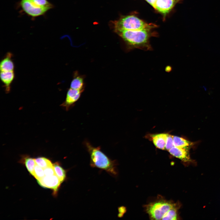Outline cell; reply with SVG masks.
<instances>
[{"instance_id":"6da1fadb","label":"cell","mask_w":220,"mask_h":220,"mask_svg":"<svg viewBox=\"0 0 220 220\" xmlns=\"http://www.w3.org/2000/svg\"><path fill=\"white\" fill-rule=\"evenodd\" d=\"M83 143L90 155L91 167L104 170L113 176L117 175V163L115 160H112L102 151L100 146L95 147L87 140Z\"/></svg>"},{"instance_id":"7a4b0ae2","label":"cell","mask_w":220,"mask_h":220,"mask_svg":"<svg viewBox=\"0 0 220 220\" xmlns=\"http://www.w3.org/2000/svg\"><path fill=\"white\" fill-rule=\"evenodd\" d=\"M149 31L123 30L116 32L130 47L149 50L151 49L149 43Z\"/></svg>"},{"instance_id":"3957f363","label":"cell","mask_w":220,"mask_h":220,"mask_svg":"<svg viewBox=\"0 0 220 220\" xmlns=\"http://www.w3.org/2000/svg\"><path fill=\"white\" fill-rule=\"evenodd\" d=\"M115 32L123 30H139L150 29L156 27L148 24L134 15L122 16L118 20L112 22Z\"/></svg>"},{"instance_id":"277c9868","label":"cell","mask_w":220,"mask_h":220,"mask_svg":"<svg viewBox=\"0 0 220 220\" xmlns=\"http://www.w3.org/2000/svg\"><path fill=\"white\" fill-rule=\"evenodd\" d=\"M16 7L20 9V13H23L30 17L32 20L40 16H44L50 9L38 7L31 0H20L17 3Z\"/></svg>"},{"instance_id":"5b68a950","label":"cell","mask_w":220,"mask_h":220,"mask_svg":"<svg viewBox=\"0 0 220 220\" xmlns=\"http://www.w3.org/2000/svg\"><path fill=\"white\" fill-rule=\"evenodd\" d=\"M174 206L169 202L159 201L148 205L146 210L152 219L162 220L164 215Z\"/></svg>"},{"instance_id":"8992f818","label":"cell","mask_w":220,"mask_h":220,"mask_svg":"<svg viewBox=\"0 0 220 220\" xmlns=\"http://www.w3.org/2000/svg\"><path fill=\"white\" fill-rule=\"evenodd\" d=\"M37 181L42 187L53 189L54 193H56L61 183L56 174L51 176H45L42 179Z\"/></svg>"},{"instance_id":"52a82bcc","label":"cell","mask_w":220,"mask_h":220,"mask_svg":"<svg viewBox=\"0 0 220 220\" xmlns=\"http://www.w3.org/2000/svg\"><path fill=\"white\" fill-rule=\"evenodd\" d=\"M83 90L69 89L67 92L66 99L61 106L65 108L66 110H68L79 99Z\"/></svg>"},{"instance_id":"ba28073f","label":"cell","mask_w":220,"mask_h":220,"mask_svg":"<svg viewBox=\"0 0 220 220\" xmlns=\"http://www.w3.org/2000/svg\"><path fill=\"white\" fill-rule=\"evenodd\" d=\"M179 0H157L154 9L165 15L173 7Z\"/></svg>"},{"instance_id":"9c48e42d","label":"cell","mask_w":220,"mask_h":220,"mask_svg":"<svg viewBox=\"0 0 220 220\" xmlns=\"http://www.w3.org/2000/svg\"><path fill=\"white\" fill-rule=\"evenodd\" d=\"M170 153L185 162L190 160L188 150L174 146L169 150Z\"/></svg>"},{"instance_id":"30bf717a","label":"cell","mask_w":220,"mask_h":220,"mask_svg":"<svg viewBox=\"0 0 220 220\" xmlns=\"http://www.w3.org/2000/svg\"><path fill=\"white\" fill-rule=\"evenodd\" d=\"M14 76L13 71L1 72V79L4 84L5 91L7 93L10 91V85L14 78Z\"/></svg>"},{"instance_id":"8fae6325","label":"cell","mask_w":220,"mask_h":220,"mask_svg":"<svg viewBox=\"0 0 220 220\" xmlns=\"http://www.w3.org/2000/svg\"><path fill=\"white\" fill-rule=\"evenodd\" d=\"M12 54L8 52L1 61L0 63L1 72L13 71L14 65L12 59Z\"/></svg>"},{"instance_id":"7c38bea8","label":"cell","mask_w":220,"mask_h":220,"mask_svg":"<svg viewBox=\"0 0 220 220\" xmlns=\"http://www.w3.org/2000/svg\"><path fill=\"white\" fill-rule=\"evenodd\" d=\"M167 134L161 133L152 135V141L155 145L157 148L165 149L166 142Z\"/></svg>"},{"instance_id":"4fadbf2b","label":"cell","mask_w":220,"mask_h":220,"mask_svg":"<svg viewBox=\"0 0 220 220\" xmlns=\"http://www.w3.org/2000/svg\"><path fill=\"white\" fill-rule=\"evenodd\" d=\"M173 138L174 146L176 147L188 150L193 145V143L182 138L173 136Z\"/></svg>"},{"instance_id":"5bb4252c","label":"cell","mask_w":220,"mask_h":220,"mask_svg":"<svg viewBox=\"0 0 220 220\" xmlns=\"http://www.w3.org/2000/svg\"><path fill=\"white\" fill-rule=\"evenodd\" d=\"M84 83L83 78L81 76L75 75L71 82L70 88L84 90Z\"/></svg>"},{"instance_id":"9a60e30c","label":"cell","mask_w":220,"mask_h":220,"mask_svg":"<svg viewBox=\"0 0 220 220\" xmlns=\"http://www.w3.org/2000/svg\"><path fill=\"white\" fill-rule=\"evenodd\" d=\"M55 174L58 177L61 182H63L66 178V171L59 164L56 162L53 164Z\"/></svg>"},{"instance_id":"2e32d148","label":"cell","mask_w":220,"mask_h":220,"mask_svg":"<svg viewBox=\"0 0 220 220\" xmlns=\"http://www.w3.org/2000/svg\"><path fill=\"white\" fill-rule=\"evenodd\" d=\"M24 163L29 172L33 176L34 175V168L36 164L35 159L28 157L24 158Z\"/></svg>"},{"instance_id":"e0dca14e","label":"cell","mask_w":220,"mask_h":220,"mask_svg":"<svg viewBox=\"0 0 220 220\" xmlns=\"http://www.w3.org/2000/svg\"><path fill=\"white\" fill-rule=\"evenodd\" d=\"M37 6L50 9L54 7V6L48 0H31Z\"/></svg>"},{"instance_id":"ac0fdd59","label":"cell","mask_w":220,"mask_h":220,"mask_svg":"<svg viewBox=\"0 0 220 220\" xmlns=\"http://www.w3.org/2000/svg\"><path fill=\"white\" fill-rule=\"evenodd\" d=\"M35 160L36 164L43 169L53 165L50 160L44 157H39Z\"/></svg>"},{"instance_id":"d6986e66","label":"cell","mask_w":220,"mask_h":220,"mask_svg":"<svg viewBox=\"0 0 220 220\" xmlns=\"http://www.w3.org/2000/svg\"><path fill=\"white\" fill-rule=\"evenodd\" d=\"M177 218V211L174 206L164 215L162 220H176Z\"/></svg>"},{"instance_id":"ffe728a7","label":"cell","mask_w":220,"mask_h":220,"mask_svg":"<svg viewBox=\"0 0 220 220\" xmlns=\"http://www.w3.org/2000/svg\"><path fill=\"white\" fill-rule=\"evenodd\" d=\"M45 176L44 169L36 164L34 168V176L37 180H39L43 178Z\"/></svg>"},{"instance_id":"44dd1931","label":"cell","mask_w":220,"mask_h":220,"mask_svg":"<svg viewBox=\"0 0 220 220\" xmlns=\"http://www.w3.org/2000/svg\"><path fill=\"white\" fill-rule=\"evenodd\" d=\"M174 146L173 136L167 134L166 142L165 149L169 150Z\"/></svg>"},{"instance_id":"7402d4cb","label":"cell","mask_w":220,"mask_h":220,"mask_svg":"<svg viewBox=\"0 0 220 220\" xmlns=\"http://www.w3.org/2000/svg\"><path fill=\"white\" fill-rule=\"evenodd\" d=\"M44 171L45 176H51L56 174L53 165L45 168Z\"/></svg>"},{"instance_id":"603a6c76","label":"cell","mask_w":220,"mask_h":220,"mask_svg":"<svg viewBox=\"0 0 220 220\" xmlns=\"http://www.w3.org/2000/svg\"><path fill=\"white\" fill-rule=\"evenodd\" d=\"M153 7H154L155 4L157 0H145Z\"/></svg>"}]
</instances>
